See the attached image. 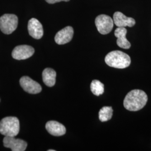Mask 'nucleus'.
I'll list each match as a JSON object with an SVG mask.
<instances>
[{
	"label": "nucleus",
	"mask_w": 151,
	"mask_h": 151,
	"mask_svg": "<svg viewBox=\"0 0 151 151\" xmlns=\"http://www.w3.org/2000/svg\"><path fill=\"white\" fill-rule=\"evenodd\" d=\"M147 101L148 97L145 92L140 90H133L125 97L124 108L132 111H138L144 108Z\"/></svg>",
	"instance_id": "f257e3e1"
},
{
	"label": "nucleus",
	"mask_w": 151,
	"mask_h": 151,
	"mask_svg": "<svg viewBox=\"0 0 151 151\" xmlns=\"http://www.w3.org/2000/svg\"><path fill=\"white\" fill-rule=\"evenodd\" d=\"M105 61L109 66L119 69L129 67L131 63L129 56L120 50H114L109 53L105 57Z\"/></svg>",
	"instance_id": "f03ea898"
},
{
	"label": "nucleus",
	"mask_w": 151,
	"mask_h": 151,
	"mask_svg": "<svg viewBox=\"0 0 151 151\" xmlns=\"http://www.w3.org/2000/svg\"><path fill=\"white\" fill-rule=\"evenodd\" d=\"M19 130L20 123L16 117L8 116L0 121V133L5 137H15Z\"/></svg>",
	"instance_id": "7ed1b4c3"
},
{
	"label": "nucleus",
	"mask_w": 151,
	"mask_h": 151,
	"mask_svg": "<svg viewBox=\"0 0 151 151\" xmlns=\"http://www.w3.org/2000/svg\"><path fill=\"white\" fill-rule=\"evenodd\" d=\"M18 18L14 14H5L0 17V29L5 34H10L16 29Z\"/></svg>",
	"instance_id": "20e7f679"
},
{
	"label": "nucleus",
	"mask_w": 151,
	"mask_h": 151,
	"mask_svg": "<svg viewBox=\"0 0 151 151\" xmlns=\"http://www.w3.org/2000/svg\"><path fill=\"white\" fill-rule=\"evenodd\" d=\"M95 25L99 32L106 35L111 32L114 27V21L111 17L102 14L96 17Z\"/></svg>",
	"instance_id": "39448f33"
},
{
	"label": "nucleus",
	"mask_w": 151,
	"mask_h": 151,
	"mask_svg": "<svg viewBox=\"0 0 151 151\" xmlns=\"http://www.w3.org/2000/svg\"><path fill=\"white\" fill-rule=\"evenodd\" d=\"M34 52V49L31 46L27 45H19L13 49L12 57L17 60H27L32 56Z\"/></svg>",
	"instance_id": "423d86ee"
},
{
	"label": "nucleus",
	"mask_w": 151,
	"mask_h": 151,
	"mask_svg": "<svg viewBox=\"0 0 151 151\" xmlns=\"http://www.w3.org/2000/svg\"><path fill=\"white\" fill-rule=\"evenodd\" d=\"M20 84L25 91L31 94H37L42 91V87L37 82L27 76H23L20 80Z\"/></svg>",
	"instance_id": "0eeeda50"
},
{
	"label": "nucleus",
	"mask_w": 151,
	"mask_h": 151,
	"mask_svg": "<svg viewBox=\"0 0 151 151\" xmlns=\"http://www.w3.org/2000/svg\"><path fill=\"white\" fill-rule=\"evenodd\" d=\"M4 146L6 148H11L12 151H24L27 147V143L20 139H16L15 137H5Z\"/></svg>",
	"instance_id": "6e6552de"
},
{
	"label": "nucleus",
	"mask_w": 151,
	"mask_h": 151,
	"mask_svg": "<svg viewBox=\"0 0 151 151\" xmlns=\"http://www.w3.org/2000/svg\"><path fill=\"white\" fill-rule=\"evenodd\" d=\"M27 29L29 35L34 39H39L43 35V26L39 21L35 18H32L29 21Z\"/></svg>",
	"instance_id": "1a4fd4ad"
},
{
	"label": "nucleus",
	"mask_w": 151,
	"mask_h": 151,
	"mask_svg": "<svg viewBox=\"0 0 151 151\" xmlns=\"http://www.w3.org/2000/svg\"><path fill=\"white\" fill-rule=\"evenodd\" d=\"M73 29L71 27H67L60 30L55 36V42L59 45L68 43L72 39L73 36Z\"/></svg>",
	"instance_id": "9d476101"
},
{
	"label": "nucleus",
	"mask_w": 151,
	"mask_h": 151,
	"mask_svg": "<svg viewBox=\"0 0 151 151\" xmlns=\"http://www.w3.org/2000/svg\"><path fill=\"white\" fill-rule=\"evenodd\" d=\"M113 21L118 27H133L135 24V20L133 18L127 17L119 11L114 13Z\"/></svg>",
	"instance_id": "9b49d317"
},
{
	"label": "nucleus",
	"mask_w": 151,
	"mask_h": 151,
	"mask_svg": "<svg viewBox=\"0 0 151 151\" xmlns=\"http://www.w3.org/2000/svg\"><path fill=\"white\" fill-rule=\"evenodd\" d=\"M45 128L49 133L54 136H62L66 132V129L63 124L56 121H49L45 125Z\"/></svg>",
	"instance_id": "f8f14e48"
},
{
	"label": "nucleus",
	"mask_w": 151,
	"mask_h": 151,
	"mask_svg": "<svg viewBox=\"0 0 151 151\" xmlns=\"http://www.w3.org/2000/svg\"><path fill=\"white\" fill-rule=\"evenodd\" d=\"M127 33V29L123 27H118L114 32L115 36L117 38L116 44L122 48L128 49L131 47L129 42L127 39L126 35Z\"/></svg>",
	"instance_id": "ddd939ff"
},
{
	"label": "nucleus",
	"mask_w": 151,
	"mask_h": 151,
	"mask_svg": "<svg viewBox=\"0 0 151 151\" xmlns=\"http://www.w3.org/2000/svg\"><path fill=\"white\" fill-rule=\"evenodd\" d=\"M56 75V72L54 70L49 68H45L42 73L43 81L45 85L48 87L53 86L55 83Z\"/></svg>",
	"instance_id": "4468645a"
},
{
	"label": "nucleus",
	"mask_w": 151,
	"mask_h": 151,
	"mask_svg": "<svg viewBox=\"0 0 151 151\" xmlns=\"http://www.w3.org/2000/svg\"><path fill=\"white\" fill-rule=\"evenodd\" d=\"M113 110L111 106H104L100 109L99 113V119L101 122H105L111 119Z\"/></svg>",
	"instance_id": "2eb2a0df"
},
{
	"label": "nucleus",
	"mask_w": 151,
	"mask_h": 151,
	"mask_svg": "<svg viewBox=\"0 0 151 151\" xmlns=\"http://www.w3.org/2000/svg\"><path fill=\"white\" fill-rule=\"evenodd\" d=\"M91 90L96 96L102 95L104 92V85L99 80H93L91 83Z\"/></svg>",
	"instance_id": "dca6fc26"
},
{
	"label": "nucleus",
	"mask_w": 151,
	"mask_h": 151,
	"mask_svg": "<svg viewBox=\"0 0 151 151\" xmlns=\"http://www.w3.org/2000/svg\"><path fill=\"white\" fill-rule=\"evenodd\" d=\"M47 2H48V4H55L57 2H62V1H65V2H68L70 0H45Z\"/></svg>",
	"instance_id": "f3484780"
},
{
	"label": "nucleus",
	"mask_w": 151,
	"mask_h": 151,
	"mask_svg": "<svg viewBox=\"0 0 151 151\" xmlns=\"http://www.w3.org/2000/svg\"><path fill=\"white\" fill-rule=\"evenodd\" d=\"M48 151H55L54 150H49Z\"/></svg>",
	"instance_id": "a211bd4d"
}]
</instances>
